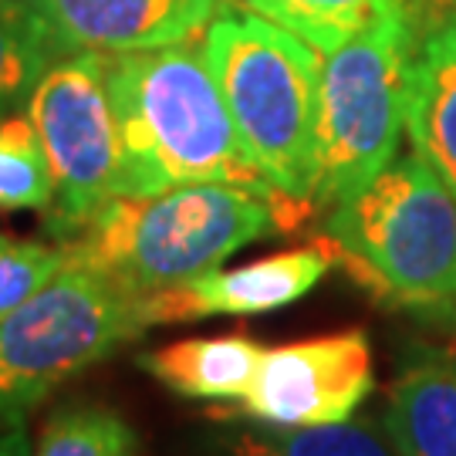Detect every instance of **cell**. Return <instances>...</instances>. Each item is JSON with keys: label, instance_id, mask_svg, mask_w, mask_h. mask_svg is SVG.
<instances>
[{"label": "cell", "instance_id": "1", "mask_svg": "<svg viewBox=\"0 0 456 456\" xmlns=\"http://www.w3.org/2000/svg\"><path fill=\"white\" fill-rule=\"evenodd\" d=\"M109 98L122 146V196L227 183L305 203L271 186L247 156L203 54V34L166 48L109 54Z\"/></svg>", "mask_w": 456, "mask_h": 456}, {"label": "cell", "instance_id": "2", "mask_svg": "<svg viewBox=\"0 0 456 456\" xmlns=\"http://www.w3.org/2000/svg\"><path fill=\"white\" fill-rule=\"evenodd\" d=\"M311 213L308 203L227 183H190L163 193L112 196L61 247L68 264H82L142 297L216 271L237 250L297 230Z\"/></svg>", "mask_w": 456, "mask_h": 456}, {"label": "cell", "instance_id": "3", "mask_svg": "<svg viewBox=\"0 0 456 456\" xmlns=\"http://www.w3.org/2000/svg\"><path fill=\"white\" fill-rule=\"evenodd\" d=\"M325 240L379 305L456 328V196L416 149L328 210Z\"/></svg>", "mask_w": 456, "mask_h": 456}, {"label": "cell", "instance_id": "4", "mask_svg": "<svg viewBox=\"0 0 456 456\" xmlns=\"http://www.w3.org/2000/svg\"><path fill=\"white\" fill-rule=\"evenodd\" d=\"M203 54L247 156L271 186L311 203L318 51L254 11L224 7L203 31Z\"/></svg>", "mask_w": 456, "mask_h": 456}, {"label": "cell", "instance_id": "5", "mask_svg": "<svg viewBox=\"0 0 456 456\" xmlns=\"http://www.w3.org/2000/svg\"><path fill=\"white\" fill-rule=\"evenodd\" d=\"M416 41L409 0L328 54L314 118V210L345 203L399 156Z\"/></svg>", "mask_w": 456, "mask_h": 456}, {"label": "cell", "instance_id": "6", "mask_svg": "<svg viewBox=\"0 0 456 456\" xmlns=\"http://www.w3.org/2000/svg\"><path fill=\"white\" fill-rule=\"evenodd\" d=\"M142 331L139 297L82 264H65L0 322V423H24L58 386Z\"/></svg>", "mask_w": 456, "mask_h": 456}, {"label": "cell", "instance_id": "7", "mask_svg": "<svg viewBox=\"0 0 456 456\" xmlns=\"http://www.w3.org/2000/svg\"><path fill=\"white\" fill-rule=\"evenodd\" d=\"M34 132L51 169L54 196L45 230L71 240L112 196H122V146L109 98V54H65L28 95Z\"/></svg>", "mask_w": 456, "mask_h": 456}, {"label": "cell", "instance_id": "8", "mask_svg": "<svg viewBox=\"0 0 456 456\" xmlns=\"http://www.w3.org/2000/svg\"><path fill=\"white\" fill-rule=\"evenodd\" d=\"M375 389L372 342L362 328L267 348L250 389L210 416L261 426L345 423Z\"/></svg>", "mask_w": 456, "mask_h": 456}, {"label": "cell", "instance_id": "9", "mask_svg": "<svg viewBox=\"0 0 456 456\" xmlns=\"http://www.w3.org/2000/svg\"><path fill=\"white\" fill-rule=\"evenodd\" d=\"M335 267V250L325 237L308 247L281 250L233 271H207L173 288L139 297L142 325H180L213 314H267L301 301Z\"/></svg>", "mask_w": 456, "mask_h": 456}, {"label": "cell", "instance_id": "10", "mask_svg": "<svg viewBox=\"0 0 456 456\" xmlns=\"http://www.w3.org/2000/svg\"><path fill=\"white\" fill-rule=\"evenodd\" d=\"M54 58L166 48L203 34L227 0H31Z\"/></svg>", "mask_w": 456, "mask_h": 456}, {"label": "cell", "instance_id": "11", "mask_svg": "<svg viewBox=\"0 0 456 456\" xmlns=\"http://www.w3.org/2000/svg\"><path fill=\"white\" fill-rule=\"evenodd\" d=\"M399 456H456V352L412 345L382 412Z\"/></svg>", "mask_w": 456, "mask_h": 456}, {"label": "cell", "instance_id": "12", "mask_svg": "<svg viewBox=\"0 0 456 456\" xmlns=\"http://www.w3.org/2000/svg\"><path fill=\"white\" fill-rule=\"evenodd\" d=\"M406 132L412 149L456 196V11L436 17L416 41Z\"/></svg>", "mask_w": 456, "mask_h": 456}, {"label": "cell", "instance_id": "13", "mask_svg": "<svg viewBox=\"0 0 456 456\" xmlns=\"http://www.w3.org/2000/svg\"><path fill=\"white\" fill-rule=\"evenodd\" d=\"M264 348L244 331L210 335V338H180L163 348L142 352L135 365L159 386L183 399L203 403H233L240 399L261 369Z\"/></svg>", "mask_w": 456, "mask_h": 456}, {"label": "cell", "instance_id": "14", "mask_svg": "<svg viewBox=\"0 0 456 456\" xmlns=\"http://www.w3.org/2000/svg\"><path fill=\"white\" fill-rule=\"evenodd\" d=\"M210 456H399L386 426L345 419L325 426H237L210 436Z\"/></svg>", "mask_w": 456, "mask_h": 456}, {"label": "cell", "instance_id": "15", "mask_svg": "<svg viewBox=\"0 0 456 456\" xmlns=\"http://www.w3.org/2000/svg\"><path fill=\"white\" fill-rule=\"evenodd\" d=\"M403 4L409 0H233V7L254 11L297 34L318 54L338 51Z\"/></svg>", "mask_w": 456, "mask_h": 456}, {"label": "cell", "instance_id": "16", "mask_svg": "<svg viewBox=\"0 0 456 456\" xmlns=\"http://www.w3.org/2000/svg\"><path fill=\"white\" fill-rule=\"evenodd\" d=\"M135 429L122 412L98 403H68L45 419L34 456H135Z\"/></svg>", "mask_w": 456, "mask_h": 456}, {"label": "cell", "instance_id": "17", "mask_svg": "<svg viewBox=\"0 0 456 456\" xmlns=\"http://www.w3.org/2000/svg\"><path fill=\"white\" fill-rule=\"evenodd\" d=\"M51 61L58 58L31 0H0V115L28 102Z\"/></svg>", "mask_w": 456, "mask_h": 456}, {"label": "cell", "instance_id": "18", "mask_svg": "<svg viewBox=\"0 0 456 456\" xmlns=\"http://www.w3.org/2000/svg\"><path fill=\"white\" fill-rule=\"evenodd\" d=\"M54 183L28 112L0 115V210H48Z\"/></svg>", "mask_w": 456, "mask_h": 456}, {"label": "cell", "instance_id": "19", "mask_svg": "<svg viewBox=\"0 0 456 456\" xmlns=\"http://www.w3.org/2000/svg\"><path fill=\"white\" fill-rule=\"evenodd\" d=\"M68 264L65 247L0 233V322L41 291Z\"/></svg>", "mask_w": 456, "mask_h": 456}, {"label": "cell", "instance_id": "20", "mask_svg": "<svg viewBox=\"0 0 456 456\" xmlns=\"http://www.w3.org/2000/svg\"><path fill=\"white\" fill-rule=\"evenodd\" d=\"M0 456H34V440L24 423H7L0 429Z\"/></svg>", "mask_w": 456, "mask_h": 456}]
</instances>
